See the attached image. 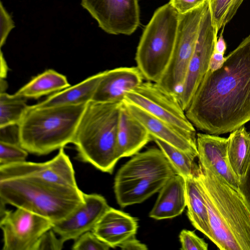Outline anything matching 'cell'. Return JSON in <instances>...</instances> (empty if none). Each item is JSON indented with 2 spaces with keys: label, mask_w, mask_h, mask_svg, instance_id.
<instances>
[{
  "label": "cell",
  "mask_w": 250,
  "mask_h": 250,
  "mask_svg": "<svg viewBox=\"0 0 250 250\" xmlns=\"http://www.w3.org/2000/svg\"><path fill=\"white\" fill-rule=\"evenodd\" d=\"M194 127L206 133H230L250 121V35L208 70L185 110Z\"/></svg>",
  "instance_id": "6da1fadb"
},
{
  "label": "cell",
  "mask_w": 250,
  "mask_h": 250,
  "mask_svg": "<svg viewBox=\"0 0 250 250\" xmlns=\"http://www.w3.org/2000/svg\"><path fill=\"white\" fill-rule=\"evenodd\" d=\"M196 177L208 208L211 241L220 250H250V207L239 190L199 163Z\"/></svg>",
  "instance_id": "7a4b0ae2"
},
{
  "label": "cell",
  "mask_w": 250,
  "mask_h": 250,
  "mask_svg": "<svg viewBox=\"0 0 250 250\" xmlns=\"http://www.w3.org/2000/svg\"><path fill=\"white\" fill-rule=\"evenodd\" d=\"M78 187L66 186L32 177L0 179V202L60 222L84 203Z\"/></svg>",
  "instance_id": "3957f363"
},
{
  "label": "cell",
  "mask_w": 250,
  "mask_h": 250,
  "mask_svg": "<svg viewBox=\"0 0 250 250\" xmlns=\"http://www.w3.org/2000/svg\"><path fill=\"white\" fill-rule=\"evenodd\" d=\"M122 103L89 102L76 131L73 144L79 159L104 172L111 174L120 159L117 136Z\"/></svg>",
  "instance_id": "277c9868"
},
{
  "label": "cell",
  "mask_w": 250,
  "mask_h": 250,
  "mask_svg": "<svg viewBox=\"0 0 250 250\" xmlns=\"http://www.w3.org/2000/svg\"><path fill=\"white\" fill-rule=\"evenodd\" d=\"M86 104L44 108L29 105L18 125L20 146L28 153L43 155L73 144Z\"/></svg>",
  "instance_id": "5b68a950"
},
{
  "label": "cell",
  "mask_w": 250,
  "mask_h": 250,
  "mask_svg": "<svg viewBox=\"0 0 250 250\" xmlns=\"http://www.w3.org/2000/svg\"><path fill=\"white\" fill-rule=\"evenodd\" d=\"M175 174L160 148L138 152L116 175L114 189L117 202L122 208L141 203L159 191Z\"/></svg>",
  "instance_id": "8992f818"
},
{
  "label": "cell",
  "mask_w": 250,
  "mask_h": 250,
  "mask_svg": "<svg viewBox=\"0 0 250 250\" xmlns=\"http://www.w3.org/2000/svg\"><path fill=\"white\" fill-rule=\"evenodd\" d=\"M179 14L167 3L159 7L146 26L137 48V67L146 81L157 83L169 63Z\"/></svg>",
  "instance_id": "52a82bcc"
},
{
  "label": "cell",
  "mask_w": 250,
  "mask_h": 250,
  "mask_svg": "<svg viewBox=\"0 0 250 250\" xmlns=\"http://www.w3.org/2000/svg\"><path fill=\"white\" fill-rule=\"evenodd\" d=\"M208 7V0L190 11L179 14L171 59L163 76L156 83L170 93L177 96L184 84L198 38L201 22Z\"/></svg>",
  "instance_id": "ba28073f"
},
{
  "label": "cell",
  "mask_w": 250,
  "mask_h": 250,
  "mask_svg": "<svg viewBox=\"0 0 250 250\" xmlns=\"http://www.w3.org/2000/svg\"><path fill=\"white\" fill-rule=\"evenodd\" d=\"M124 101L131 103L192 136L195 127L187 118L178 96L170 93L155 83L143 82L128 91Z\"/></svg>",
  "instance_id": "9c48e42d"
},
{
  "label": "cell",
  "mask_w": 250,
  "mask_h": 250,
  "mask_svg": "<svg viewBox=\"0 0 250 250\" xmlns=\"http://www.w3.org/2000/svg\"><path fill=\"white\" fill-rule=\"evenodd\" d=\"M3 250H33L41 237L51 229L48 219L22 208L0 213Z\"/></svg>",
  "instance_id": "30bf717a"
},
{
  "label": "cell",
  "mask_w": 250,
  "mask_h": 250,
  "mask_svg": "<svg viewBox=\"0 0 250 250\" xmlns=\"http://www.w3.org/2000/svg\"><path fill=\"white\" fill-rule=\"evenodd\" d=\"M81 5L109 34L130 35L140 23L138 0H81Z\"/></svg>",
  "instance_id": "8fae6325"
},
{
  "label": "cell",
  "mask_w": 250,
  "mask_h": 250,
  "mask_svg": "<svg viewBox=\"0 0 250 250\" xmlns=\"http://www.w3.org/2000/svg\"><path fill=\"white\" fill-rule=\"evenodd\" d=\"M217 34L212 24L209 6L206 11L200 26L195 48L189 62L185 82L177 95L185 111L208 70L214 51Z\"/></svg>",
  "instance_id": "7c38bea8"
},
{
  "label": "cell",
  "mask_w": 250,
  "mask_h": 250,
  "mask_svg": "<svg viewBox=\"0 0 250 250\" xmlns=\"http://www.w3.org/2000/svg\"><path fill=\"white\" fill-rule=\"evenodd\" d=\"M32 177L59 184L78 187L72 163L63 148L49 161L35 163L24 161L0 166V179Z\"/></svg>",
  "instance_id": "4fadbf2b"
},
{
  "label": "cell",
  "mask_w": 250,
  "mask_h": 250,
  "mask_svg": "<svg viewBox=\"0 0 250 250\" xmlns=\"http://www.w3.org/2000/svg\"><path fill=\"white\" fill-rule=\"evenodd\" d=\"M84 203L66 219L53 223L52 229L64 242L75 240L93 229L103 215L109 208L101 195L83 194Z\"/></svg>",
  "instance_id": "5bb4252c"
},
{
  "label": "cell",
  "mask_w": 250,
  "mask_h": 250,
  "mask_svg": "<svg viewBox=\"0 0 250 250\" xmlns=\"http://www.w3.org/2000/svg\"><path fill=\"white\" fill-rule=\"evenodd\" d=\"M145 79L136 67H120L102 71L92 98L98 103L123 101L125 95L136 88Z\"/></svg>",
  "instance_id": "9a60e30c"
},
{
  "label": "cell",
  "mask_w": 250,
  "mask_h": 250,
  "mask_svg": "<svg viewBox=\"0 0 250 250\" xmlns=\"http://www.w3.org/2000/svg\"><path fill=\"white\" fill-rule=\"evenodd\" d=\"M130 113L146 129L152 140L158 139L198 157L196 137L187 134L172 125L123 100Z\"/></svg>",
  "instance_id": "2e32d148"
},
{
  "label": "cell",
  "mask_w": 250,
  "mask_h": 250,
  "mask_svg": "<svg viewBox=\"0 0 250 250\" xmlns=\"http://www.w3.org/2000/svg\"><path fill=\"white\" fill-rule=\"evenodd\" d=\"M199 163L210 168L231 186L239 190V180L232 170L227 155V138L208 133L196 135Z\"/></svg>",
  "instance_id": "e0dca14e"
},
{
  "label": "cell",
  "mask_w": 250,
  "mask_h": 250,
  "mask_svg": "<svg viewBox=\"0 0 250 250\" xmlns=\"http://www.w3.org/2000/svg\"><path fill=\"white\" fill-rule=\"evenodd\" d=\"M138 227L137 218L110 207L92 231L102 241L115 248L135 236Z\"/></svg>",
  "instance_id": "ac0fdd59"
},
{
  "label": "cell",
  "mask_w": 250,
  "mask_h": 250,
  "mask_svg": "<svg viewBox=\"0 0 250 250\" xmlns=\"http://www.w3.org/2000/svg\"><path fill=\"white\" fill-rule=\"evenodd\" d=\"M151 140L146 129L130 113L123 101L117 136V152L120 158L136 154Z\"/></svg>",
  "instance_id": "d6986e66"
},
{
  "label": "cell",
  "mask_w": 250,
  "mask_h": 250,
  "mask_svg": "<svg viewBox=\"0 0 250 250\" xmlns=\"http://www.w3.org/2000/svg\"><path fill=\"white\" fill-rule=\"evenodd\" d=\"M186 206V180L176 174L159 191L149 215L156 220L172 218L182 214Z\"/></svg>",
  "instance_id": "ffe728a7"
},
{
  "label": "cell",
  "mask_w": 250,
  "mask_h": 250,
  "mask_svg": "<svg viewBox=\"0 0 250 250\" xmlns=\"http://www.w3.org/2000/svg\"><path fill=\"white\" fill-rule=\"evenodd\" d=\"M102 72L81 82L50 95L44 100L33 105L37 108L85 104L92 100Z\"/></svg>",
  "instance_id": "44dd1931"
},
{
  "label": "cell",
  "mask_w": 250,
  "mask_h": 250,
  "mask_svg": "<svg viewBox=\"0 0 250 250\" xmlns=\"http://www.w3.org/2000/svg\"><path fill=\"white\" fill-rule=\"evenodd\" d=\"M185 180L188 217L195 228L212 241L208 208L196 174Z\"/></svg>",
  "instance_id": "7402d4cb"
},
{
  "label": "cell",
  "mask_w": 250,
  "mask_h": 250,
  "mask_svg": "<svg viewBox=\"0 0 250 250\" xmlns=\"http://www.w3.org/2000/svg\"><path fill=\"white\" fill-rule=\"evenodd\" d=\"M66 77L49 69L34 77L14 94L25 99H37L69 87Z\"/></svg>",
  "instance_id": "603a6c76"
},
{
  "label": "cell",
  "mask_w": 250,
  "mask_h": 250,
  "mask_svg": "<svg viewBox=\"0 0 250 250\" xmlns=\"http://www.w3.org/2000/svg\"><path fill=\"white\" fill-rule=\"evenodd\" d=\"M227 140L229 163L239 180L245 174L250 159V133L243 125L230 132Z\"/></svg>",
  "instance_id": "cb8c5ba5"
},
{
  "label": "cell",
  "mask_w": 250,
  "mask_h": 250,
  "mask_svg": "<svg viewBox=\"0 0 250 250\" xmlns=\"http://www.w3.org/2000/svg\"><path fill=\"white\" fill-rule=\"evenodd\" d=\"M177 174L185 179L196 174V156L183 151L162 140L154 139Z\"/></svg>",
  "instance_id": "d4e9b609"
},
{
  "label": "cell",
  "mask_w": 250,
  "mask_h": 250,
  "mask_svg": "<svg viewBox=\"0 0 250 250\" xmlns=\"http://www.w3.org/2000/svg\"><path fill=\"white\" fill-rule=\"evenodd\" d=\"M26 99L14 94L0 93V128L18 125L29 107Z\"/></svg>",
  "instance_id": "484cf974"
},
{
  "label": "cell",
  "mask_w": 250,
  "mask_h": 250,
  "mask_svg": "<svg viewBox=\"0 0 250 250\" xmlns=\"http://www.w3.org/2000/svg\"><path fill=\"white\" fill-rule=\"evenodd\" d=\"M28 153L19 145L0 142V166L26 161Z\"/></svg>",
  "instance_id": "4316f807"
},
{
  "label": "cell",
  "mask_w": 250,
  "mask_h": 250,
  "mask_svg": "<svg viewBox=\"0 0 250 250\" xmlns=\"http://www.w3.org/2000/svg\"><path fill=\"white\" fill-rule=\"evenodd\" d=\"M233 0H208L212 24L216 33L224 27L225 21Z\"/></svg>",
  "instance_id": "83f0119b"
},
{
  "label": "cell",
  "mask_w": 250,
  "mask_h": 250,
  "mask_svg": "<svg viewBox=\"0 0 250 250\" xmlns=\"http://www.w3.org/2000/svg\"><path fill=\"white\" fill-rule=\"evenodd\" d=\"M110 247L98 238L92 230L87 231L75 240L74 250H107Z\"/></svg>",
  "instance_id": "f1b7e54d"
},
{
  "label": "cell",
  "mask_w": 250,
  "mask_h": 250,
  "mask_svg": "<svg viewBox=\"0 0 250 250\" xmlns=\"http://www.w3.org/2000/svg\"><path fill=\"white\" fill-rule=\"evenodd\" d=\"M181 250H207L208 244L204 239L198 236L194 231L183 229L179 234Z\"/></svg>",
  "instance_id": "f546056e"
},
{
  "label": "cell",
  "mask_w": 250,
  "mask_h": 250,
  "mask_svg": "<svg viewBox=\"0 0 250 250\" xmlns=\"http://www.w3.org/2000/svg\"><path fill=\"white\" fill-rule=\"evenodd\" d=\"M56 234L52 229L45 232L39 238L33 250H62L65 242Z\"/></svg>",
  "instance_id": "4dcf8cb0"
},
{
  "label": "cell",
  "mask_w": 250,
  "mask_h": 250,
  "mask_svg": "<svg viewBox=\"0 0 250 250\" xmlns=\"http://www.w3.org/2000/svg\"><path fill=\"white\" fill-rule=\"evenodd\" d=\"M0 46L1 48L5 44L9 34L15 27L12 16L7 11L1 1L0 2Z\"/></svg>",
  "instance_id": "1f68e13d"
},
{
  "label": "cell",
  "mask_w": 250,
  "mask_h": 250,
  "mask_svg": "<svg viewBox=\"0 0 250 250\" xmlns=\"http://www.w3.org/2000/svg\"><path fill=\"white\" fill-rule=\"evenodd\" d=\"M208 0H170L169 3L179 14H186L201 5Z\"/></svg>",
  "instance_id": "d6a6232c"
},
{
  "label": "cell",
  "mask_w": 250,
  "mask_h": 250,
  "mask_svg": "<svg viewBox=\"0 0 250 250\" xmlns=\"http://www.w3.org/2000/svg\"><path fill=\"white\" fill-rule=\"evenodd\" d=\"M0 142L20 145L18 125L0 128Z\"/></svg>",
  "instance_id": "836d02e7"
},
{
  "label": "cell",
  "mask_w": 250,
  "mask_h": 250,
  "mask_svg": "<svg viewBox=\"0 0 250 250\" xmlns=\"http://www.w3.org/2000/svg\"><path fill=\"white\" fill-rule=\"evenodd\" d=\"M239 190L250 207V159L245 174L239 179Z\"/></svg>",
  "instance_id": "e575fe53"
},
{
  "label": "cell",
  "mask_w": 250,
  "mask_h": 250,
  "mask_svg": "<svg viewBox=\"0 0 250 250\" xmlns=\"http://www.w3.org/2000/svg\"><path fill=\"white\" fill-rule=\"evenodd\" d=\"M119 247L124 250H146V245L140 242L134 236L122 244Z\"/></svg>",
  "instance_id": "d590c367"
},
{
  "label": "cell",
  "mask_w": 250,
  "mask_h": 250,
  "mask_svg": "<svg viewBox=\"0 0 250 250\" xmlns=\"http://www.w3.org/2000/svg\"><path fill=\"white\" fill-rule=\"evenodd\" d=\"M224 55L214 51L210 61L208 70L215 71L221 68L226 60V57H224Z\"/></svg>",
  "instance_id": "8d00e7d4"
},
{
  "label": "cell",
  "mask_w": 250,
  "mask_h": 250,
  "mask_svg": "<svg viewBox=\"0 0 250 250\" xmlns=\"http://www.w3.org/2000/svg\"><path fill=\"white\" fill-rule=\"evenodd\" d=\"M244 0H233L229 10L225 21L226 25L235 16Z\"/></svg>",
  "instance_id": "74e56055"
},
{
  "label": "cell",
  "mask_w": 250,
  "mask_h": 250,
  "mask_svg": "<svg viewBox=\"0 0 250 250\" xmlns=\"http://www.w3.org/2000/svg\"><path fill=\"white\" fill-rule=\"evenodd\" d=\"M224 28L220 34L218 39L216 42L214 47V51L223 54L225 53L227 49L226 43L223 37Z\"/></svg>",
  "instance_id": "f35d334b"
},
{
  "label": "cell",
  "mask_w": 250,
  "mask_h": 250,
  "mask_svg": "<svg viewBox=\"0 0 250 250\" xmlns=\"http://www.w3.org/2000/svg\"><path fill=\"white\" fill-rule=\"evenodd\" d=\"M8 71V67L3 57L2 52L0 51V78L5 79Z\"/></svg>",
  "instance_id": "ab89813d"
},
{
  "label": "cell",
  "mask_w": 250,
  "mask_h": 250,
  "mask_svg": "<svg viewBox=\"0 0 250 250\" xmlns=\"http://www.w3.org/2000/svg\"><path fill=\"white\" fill-rule=\"evenodd\" d=\"M8 87V83L5 79L0 78V93L5 92Z\"/></svg>",
  "instance_id": "60d3db41"
}]
</instances>
